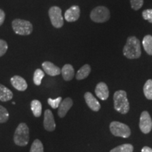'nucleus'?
Listing matches in <instances>:
<instances>
[{"label":"nucleus","instance_id":"f257e3e1","mask_svg":"<svg viewBox=\"0 0 152 152\" xmlns=\"http://www.w3.org/2000/svg\"><path fill=\"white\" fill-rule=\"evenodd\" d=\"M123 54L129 59L140 58L142 54L140 42L136 37L131 36L127 39L126 45L123 48Z\"/></svg>","mask_w":152,"mask_h":152},{"label":"nucleus","instance_id":"f03ea898","mask_svg":"<svg viewBox=\"0 0 152 152\" xmlns=\"http://www.w3.org/2000/svg\"><path fill=\"white\" fill-rule=\"evenodd\" d=\"M114 109L119 113L126 114L130 110V104H129L127 93L124 90H118L114 93Z\"/></svg>","mask_w":152,"mask_h":152},{"label":"nucleus","instance_id":"7ed1b4c3","mask_svg":"<svg viewBox=\"0 0 152 152\" xmlns=\"http://www.w3.org/2000/svg\"><path fill=\"white\" fill-rule=\"evenodd\" d=\"M30 140L29 128L25 123H20L15 130L14 135V143L19 147H26Z\"/></svg>","mask_w":152,"mask_h":152},{"label":"nucleus","instance_id":"20e7f679","mask_svg":"<svg viewBox=\"0 0 152 152\" xmlns=\"http://www.w3.org/2000/svg\"><path fill=\"white\" fill-rule=\"evenodd\" d=\"M12 28L15 33L20 35H28L33 32V27L31 23L22 19H15L12 22Z\"/></svg>","mask_w":152,"mask_h":152},{"label":"nucleus","instance_id":"39448f33","mask_svg":"<svg viewBox=\"0 0 152 152\" xmlns=\"http://www.w3.org/2000/svg\"><path fill=\"white\" fill-rule=\"evenodd\" d=\"M110 130L114 136L123 138H128L131 134L130 129L128 125L118 121H113L111 123Z\"/></svg>","mask_w":152,"mask_h":152},{"label":"nucleus","instance_id":"423d86ee","mask_svg":"<svg viewBox=\"0 0 152 152\" xmlns=\"http://www.w3.org/2000/svg\"><path fill=\"white\" fill-rule=\"evenodd\" d=\"M110 11L106 7L103 6L96 7L92 11L90 18L94 22L104 23L109 20L110 18Z\"/></svg>","mask_w":152,"mask_h":152},{"label":"nucleus","instance_id":"0eeeda50","mask_svg":"<svg viewBox=\"0 0 152 152\" xmlns=\"http://www.w3.org/2000/svg\"><path fill=\"white\" fill-rule=\"evenodd\" d=\"M49 16L54 28H60L64 26V18L62 16V11L59 7H52L49 10Z\"/></svg>","mask_w":152,"mask_h":152},{"label":"nucleus","instance_id":"6e6552de","mask_svg":"<svg viewBox=\"0 0 152 152\" xmlns=\"http://www.w3.org/2000/svg\"><path fill=\"white\" fill-rule=\"evenodd\" d=\"M140 128L144 134H148L152 130V119L147 111H144L141 113L140 118Z\"/></svg>","mask_w":152,"mask_h":152},{"label":"nucleus","instance_id":"1a4fd4ad","mask_svg":"<svg viewBox=\"0 0 152 152\" xmlns=\"http://www.w3.org/2000/svg\"><path fill=\"white\" fill-rule=\"evenodd\" d=\"M44 128L48 132H53L56 129V123H55L54 121V115L49 109H47L45 111Z\"/></svg>","mask_w":152,"mask_h":152},{"label":"nucleus","instance_id":"9d476101","mask_svg":"<svg viewBox=\"0 0 152 152\" xmlns=\"http://www.w3.org/2000/svg\"><path fill=\"white\" fill-rule=\"evenodd\" d=\"M80 16V9L77 5H74L65 12L64 18L68 22H75L78 20Z\"/></svg>","mask_w":152,"mask_h":152},{"label":"nucleus","instance_id":"9b49d317","mask_svg":"<svg viewBox=\"0 0 152 152\" xmlns=\"http://www.w3.org/2000/svg\"><path fill=\"white\" fill-rule=\"evenodd\" d=\"M73 102L72 99L70 97H67L64 99V100L61 102L59 107L58 108V115L60 118H64L66 116L68 111L71 109V108L73 106Z\"/></svg>","mask_w":152,"mask_h":152},{"label":"nucleus","instance_id":"f8f14e48","mask_svg":"<svg viewBox=\"0 0 152 152\" xmlns=\"http://www.w3.org/2000/svg\"><path fill=\"white\" fill-rule=\"evenodd\" d=\"M95 94L101 100L105 101L107 99L109 96V91L107 85L103 82L98 83L95 88Z\"/></svg>","mask_w":152,"mask_h":152},{"label":"nucleus","instance_id":"ddd939ff","mask_svg":"<svg viewBox=\"0 0 152 152\" xmlns=\"http://www.w3.org/2000/svg\"><path fill=\"white\" fill-rule=\"evenodd\" d=\"M85 100L86 102L87 105L91 110L94 111H99L101 109V105L97 99L93 96V94L90 92H86L84 95Z\"/></svg>","mask_w":152,"mask_h":152},{"label":"nucleus","instance_id":"4468645a","mask_svg":"<svg viewBox=\"0 0 152 152\" xmlns=\"http://www.w3.org/2000/svg\"><path fill=\"white\" fill-rule=\"evenodd\" d=\"M11 83L16 90L21 92L26 90L28 88V84L26 80L19 75L13 76L11 78Z\"/></svg>","mask_w":152,"mask_h":152},{"label":"nucleus","instance_id":"2eb2a0df","mask_svg":"<svg viewBox=\"0 0 152 152\" xmlns=\"http://www.w3.org/2000/svg\"><path fill=\"white\" fill-rule=\"evenodd\" d=\"M42 66L45 73L50 76L58 75L61 73V70L50 61H45L42 64Z\"/></svg>","mask_w":152,"mask_h":152},{"label":"nucleus","instance_id":"dca6fc26","mask_svg":"<svg viewBox=\"0 0 152 152\" xmlns=\"http://www.w3.org/2000/svg\"><path fill=\"white\" fill-rule=\"evenodd\" d=\"M61 74L63 78L66 81H70L73 78L75 75V71L73 66L71 64H66L61 69Z\"/></svg>","mask_w":152,"mask_h":152},{"label":"nucleus","instance_id":"f3484780","mask_svg":"<svg viewBox=\"0 0 152 152\" xmlns=\"http://www.w3.org/2000/svg\"><path fill=\"white\" fill-rule=\"evenodd\" d=\"M13 92L5 87L4 85L0 84V101L3 102H9L13 98Z\"/></svg>","mask_w":152,"mask_h":152},{"label":"nucleus","instance_id":"a211bd4d","mask_svg":"<svg viewBox=\"0 0 152 152\" xmlns=\"http://www.w3.org/2000/svg\"><path fill=\"white\" fill-rule=\"evenodd\" d=\"M30 108H31L34 116L36 118H39L41 116L42 106L41 102L39 100L34 99L32 101L31 103H30Z\"/></svg>","mask_w":152,"mask_h":152},{"label":"nucleus","instance_id":"6ab92c4d","mask_svg":"<svg viewBox=\"0 0 152 152\" xmlns=\"http://www.w3.org/2000/svg\"><path fill=\"white\" fill-rule=\"evenodd\" d=\"M90 66L88 65V64H85V65L82 66V67L78 70V71L77 72L75 76L76 79H77V80H81L86 78L87 76L90 75Z\"/></svg>","mask_w":152,"mask_h":152},{"label":"nucleus","instance_id":"aec40b11","mask_svg":"<svg viewBox=\"0 0 152 152\" xmlns=\"http://www.w3.org/2000/svg\"><path fill=\"white\" fill-rule=\"evenodd\" d=\"M142 45L145 52L152 56V36L150 35H146L142 40Z\"/></svg>","mask_w":152,"mask_h":152},{"label":"nucleus","instance_id":"412c9836","mask_svg":"<svg viewBox=\"0 0 152 152\" xmlns=\"http://www.w3.org/2000/svg\"><path fill=\"white\" fill-rule=\"evenodd\" d=\"M144 94L146 98L152 100V80L149 79L144 85Z\"/></svg>","mask_w":152,"mask_h":152},{"label":"nucleus","instance_id":"4be33fe9","mask_svg":"<svg viewBox=\"0 0 152 152\" xmlns=\"http://www.w3.org/2000/svg\"><path fill=\"white\" fill-rule=\"evenodd\" d=\"M133 150H134V147L132 144H124L115 147L114 149H111L110 152H132Z\"/></svg>","mask_w":152,"mask_h":152},{"label":"nucleus","instance_id":"5701e85b","mask_svg":"<svg viewBox=\"0 0 152 152\" xmlns=\"http://www.w3.org/2000/svg\"><path fill=\"white\" fill-rule=\"evenodd\" d=\"M44 77H45V72L39 68L36 69L33 75V82L35 85H37V86L40 85Z\"/></svg>","mask_w":152,"mask_h":152},{"label":"nucleus","instance_id":"b1692460","mask_svg":"<svg viewBox=\"0 0 152 152\" xmlns=\"http://www.w3.org/2000/svg\"><path fill=\"white\" fill-rule=\"evenodd\" d=\"M30 152H44V147L39 140H35L32 144Z\"/></svg>","mask_w":152,"mask_h":152},{"label":"nucleus","instance_id":"393cba45","mask_svg":"<svg viewBox=\"0 0 152 152\" xmlns=\"http://www.w3.org/2000/svg\"><path fill=\"white\" fill-rule=\"evenodd\" d=\"M9 118V113L7 109L2 106H0V123H4Z\"/></svg>","mask_w":152,"mask_h":152},{"label":"nucleus","instance_id":"a878e982","mask_svg":"<svg viewBox=\"0 0 152 152\" xmlns=\"http://www.w3.org/2000/svg\"><path fill=\"white\" fill-rule=\"evenodd\" d=\"M61 102H62V98L61 97V96H58V97L55 99L49 98L48 100H47V102H48L49 105L54 109H56L57 108L59 107V105Z\"/></svg>","mask_w":152,"mask_h":152},{"label":"nucleus","instance_id":"bb28decb","mask_svg":"<svg viewBox=\"0 0 152 152\" xmlns=\"http://www.w3.org/2000/svg\"><path fill=\"white\" fill-rule=\"evenodd\" d=\"M131 7L133 10L137 11L140 9L143 6L144 0H130Z\"/></svg>","mask_w":152,"mask_h":152},{"label":"nucleus","instance_id":"cd10ccee","mask_svg":"<svg viewBox=\"0 0 152 152\" xmlns=\"http://www.w3.org/2000/svg\"><path fill=\"white\" fill-rule=\"evenodd\" d=\"M142 17L144 20H147L152 23V9H146L142 12Z\"/></svg>","mask_w":152,"mask_h":152},{"label":"nucleus","instance_id":"c85d7f7f","mask_svg":"<svg viewBox=\"0 0 152 152\" xmlns=\"http://www.w3.org/2000/svg\"><path fill=\"white\" fill-rule=\"evenodd\" d=\"M8 49V45L7 42L3 39H0V57L4 55Z\"/></svg>","mask_w":152,"mask_h":152},{"label":"nucleus","instance_id":"c756f323","mask_svg":"<svg viewBox=\"0 0 152 152\" xmlns=\"http://www.w3.org/2000/svg\"><path fill=\"white\" fill-rule=\"evenodd\" d=\"M5 20V13L4 11L0 9V26L3 24Z\"/></svg>","mask_w":152,"mask_h":152},{"label":"nucleus","instance_id":"7c9ffc66","mask_svg":"<svg viewBox=\"0 0 152 152\" xmlns=\"http://www.w3.org/2000/svg\"><path fill=\"white\" fill-rule=\"evenodd\" d=\"M142 152H152V149L149 147H144L142 149Z\"/></svg>","mask_w":152,"mask_h":152}]
</instances>
